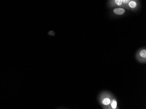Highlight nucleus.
<instances>
[{
    "label": "nucleus",
    "mask_w": 146,
    "mask_h": 109,
    "mask_svg": "<svg viewBox=\"0 0 146 109\" xmlns=\"http://www.w3.org/2000/svg\"><path fill=\"white\" fill-rule=\"evenodd\" d=\"M139 55L142 58L146 59V50L145 49L141 50L139 52Z\"/></svg>",
    "instance_id": "obj_4"
},
{
    "label": "nucleus",
    "mask_w": 146,
    "mask_h": 109,
    "mask_svg": "<svg viewBox=\"0 0 146 109\" xmlns=\"http://www.w3.org/2000/svg\"><path fill=\"white\" fill-rule=\"evenodd\" d=\"M48 35H50V36H54L55 35V33L54 31H50L48 33Z\"/></svg>",
    "instance_id": "obj_8"
},
{
    "label": "nucleus",
    "mask_w": 146,
    "mask_h": 109,
    "mask_svg": "<svg viewBox=\"0 0 146 109\" xmlns=\"http://www.w3.org/2000/svg\"><path fill=\"white\" fill-rule=\"evenodd\" d=\"M141 7L140 0H130L127 6V10L132 11L138 10Z\"/></svg>",
    "instance_id": "obj_1"
},
{
    "label": "nucleus",
    "mask_w": 146,
    "mask_h": 109,
    "mask_svg": "<svg viewBox=\"0 0 146 109\" xmlns=\"http://www.w3.org/2000/svg\"><path fill=\"white\" fill-rule=\"evenodd\" d=\"M107 6L110 8L119 7L123 8L122 0H108Z\"/></svg>",
    "instance_id": "obj_2"
},
{
    "label": "nucleus",
    "mask_w": 146,
    "mask_h": 109,
    "mask_svg": "<svg viewBox=\"0 0 146 109\" xmlns=\"http://www.w3.org/2000/svg\"><path fill=\"white\" fill-rule=\"evenodd\" d=\"M111 100L110 98H104L102 101V104L104 105H108L110 104Z\"/></svg>",
    "instance_id": "obj_6"
},
{
    "label": "nucleus",
    "mask_w": 146,
    "mask_h": 109,
    "mask_svg": "<svg viewBox=\"0 0 146 109\" xmlns=\"http://www.w3.org/2000/svg\"><path fill=\"white\" fill-rule=\"evenodd\" d=\"M117 102H116V100H113L111 103V106L112 109H116L117 107Z\"/></svg>",
    "instance_id": "obj_7"
},
{
    "label": "nucleus",
    "mask_w": 146,
    "mask_h": 109,
    "mask_svg": "<svg viewBox=\"0 0 146 109\" xmlns=\"http://www.w3.org/2000/svg\"><path fill=\"white\" fill-rule=\"evenodd\" d=\"M130 0H122V4H123V8L127 10L128 5L130 1Z\"/></svg>",
    "instance_id": "obj_5"
},
{
    "label": "nucleus",
    "mask_w": 146,
    "mask_h": 109,
    "mask_svg": "<svg viewBox=\"0 0 146 109\" xmlns=\"http://www.w3.org/2000/svg\"><path fill=\"white\" fill-rule=\"evenodd\" d=\"M112 13L115 15L118 16H121L124 15L126 13V10L123 8H113V9L111 10Z\"/></svg>",
    "instance_id": "obj_3"
}]
</instances>
